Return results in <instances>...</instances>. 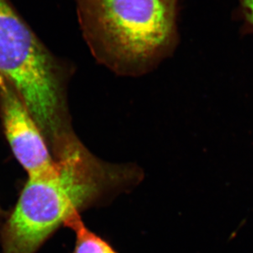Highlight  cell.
Wrapping results in <instances>:
<instances>
[{
  "label": "cell",
  "instance_id": "cell-2",
  "mask_svg": "<svg viewBox=\"0 0 253 253\" xmlns=\"http://www.w3.org/2000/svg\"><path fill=\"white\" fill-rule=\"evenodd\" d=\"M73 1L92 56L118 75H144L178 48L181 0Z\"/></svg>",
  "mask_w": 253,
  "mask_h": 253
},
{
  "label": "cell",
  "instance_id": "cell-5",
  "mask_svg": "<svg viewBox=\"0 0 253 253\" xmlns=\"http://www.w3.org/2000/svg\"><path fill=\"white\" fill-rule=\"evenodd\" d=\"M64 226L75 233V247L72 253H119L107 241L85 226L80 214L71 217Z\"/></svg>",
  "mask_w": 253,
  "mask_h": 253
},
{
  "label": "cell",
  "instance_id": "cell-3",
  "mask_svg": "<svg viewBox=\"0 0 253 253\" xmlns=\"http://www.w3.org/2000/svg\"><path fill=\"white\" fill-rule=\"evenodd\" d=\"M74 70L44 45L9 0H0V78L24 103L53 156L75 135L67 100Z\"/></svg>",
  "mask_w": 253,
  "mask_h": 253
},
{
  "label": "cell",
  "instance_id": "cell-6",
  "mask_svg": "<svg viewBox=\"0 0 253 253\" xmlns=\"http://www.w3.org/2000/svg\"><path fill=\"white\" fill-rule=\"evenodd\" d=\"M239 2L247 21L253 27V0H239Z\"/></svg>",
  "mask_w": 253,
  "mask_h": 253
},
{
  "label": "cell",
  "instance_id": "cell-7",
  "mask_svg": "<svg viewBox=\"0 0 253 253\" xmlns=\"http://www.w3.org/2000/svg\"><path fill=\"white\" fill-rule=\"evenodd\" d=\"M5 219H6L5 214L2 211V210L0 208V231H1V229H2V224L4 223Z\"/></svg>",
  "mask_w": 253,
  "mask_h": 253
},
{
  "label": "cell",
  "instance_id": "cell-4",
  "mask_svg": "<svg viewBox=\"0 0 253 253\" xmlns=\"http://www.w3.org/2000/svg\"><path fill=\"white\" fill-rule=\"evenodd\" d=\"M0 116L10 148L28 178L54 173L56 161L39 126L13 88L1 78Z\"/></svg>",
  "mask_w": 253,
  "mask_h": 253
},
{
  "label": "cell",
  "instance_id": "cell-1",
  "mask_svg": "<svg viewBox=\"0 0 253 253\" xmlns=\"http://www.w3.org/2000/svg\"><path fill=\"white\" fill-rule=\"evenodd\" d=\"M52 174L28 178L0 231L2 253H37L66 222L141 181L140 169L102 161L73 136Z\"/></svg>",
  "mask_w": 253,
  "mask_h": 253
}]
</instances>
